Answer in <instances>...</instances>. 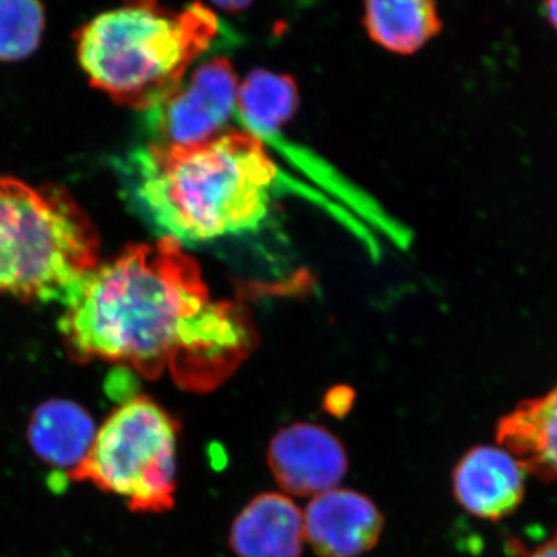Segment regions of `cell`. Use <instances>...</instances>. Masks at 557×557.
<instances>
[{"label": "cell", "mask_w": 557, "mask_h": 557, "mask_svg": "<svg viewBox=\"0 0 557 557\" xmlns=\"http://www.w3.org/2000/svg\"><path fill=\"white\" fill-rule=\"evenodd\" d=\"M61 330L86 358L121 362L208 394L258 346L244 307L214 300L182 244L163 237L98 265L65 298Z\"/></svg>", "instance_id": "6da1fadb"}, {"label": "cell", "mask_w": 557, "mask_h": 557, "mask_svg": "<svg viewBox=\"0 0 557 557\" xmlns=\"http://www.w3.org/2000/svg\"><path fill=\"white\" fill-rule=\"evenodd\" d=\"M132 164L143 207L180 244L258 230L282 180L265 143L234 129L194 146L149 143Z\"/></svg>", "instance_id": "7a4b0ae2"}, {"label": "cell", "mask_w": 557, "mask_h": 557, "mask_svg": "<svg viewBox=\"0 0 557 557\" xmlns=\"http://www.w3.org/2000/svg\"><path fill=\"white\" fill-rule=\"evenodd\" d=\"M219 35V17L203 3L182 11L139 3L89 22L78 35V57L98 89L149 112Z\"/></svg>", "instance_id": "3957f363"}, {"label": "cell", "mask_w": 557, "mask_h": 557, "mask_svg": "<svg viewBox=\"0 0 557 557\" xmlns=\"http://www.w3.org/2000/svg\"><path fill=\"white\" fill-rule=\"evenodd\" d=\"M98 255L97 230L65 190L0 178V293L61 302Z\"/></svg>", "instance_id": "277c9868"}, {"label": "cell", "mask_w": 557, "mask_h": 557, "mask_svg": "<svg viewBox=\"0 0 557 557\" xmlns=\"http://www.w3.org/2000/svg\"><path fill=\"white\" fill-rule=\"evenodd\" d=\"M178 421L148 397L126 399L97 432L73 480H89L135 511L161 512L175 504Z\"/></svg>", "instance_id": "5b68a950"}, {"label": "cell", "mask_w": 557, "mask_h": 557, "mask_svg": "<svg viewBox=\"0 0 557 557\" xmlns=\"http://www.w3.org/2000/svg\"><path fill=\"white\" fill-rule=\"evenodd\" d=\"M236 73L214 58L190 73L148 113L152 145L194 146L218 137L237 113Z\"/></svg>", "instance_id": "8992f818"}, {"label": "cell", "mask_w": 557, "mask_h": 557, "mask_svg": "<svg viewBox=\"0 0 557 557\" xmlns=\"http://www.w3.org/2000/svg\"><path fill=\"white\" fill-rule=\"evenodd\" d=\"M267 458L278 486L299 497H317L335 490L348 469L339 438L311 423L282 428L271 440Z\"/></svg>", "instance_id": "52a82bcc"}, {"label": "cell", "mask_w": 557, "mask_h": 557, "mask_svg": "<svg viewBox=\"0 0 557 557\" xmlns=\"http://www.w3.org/2000/svg\"><path fill=\"white\" fill-rule=\"evenodd\" d=\"M306 539L321 557H359L379 544L384 516L364 494L330 490L304 511Z\"/></svg>", "instance_id": "ba28073f"}, {"label": "cell", "mask_w": 557, "mask_h": 557, "mask_svg": "<svg viewBox=\"0 0 557 557\" xmlns=\"http://www.w3.org/2000/svg\"><path fill=\"white\" fill-rule=\"evenodd\" d=\"M453 491L469 515L497 522L522 504L525 471L500 446H475L454 468Z\"/></svg>", "instance_id": "9c48e42d"}, {"label": "cell", "mask_w": 557, "mask_h": 557, "mask_svg": "<svg viewBox=\"0 0 557 557\" xmlns=\"http://www.w3.org/2000/svg\"><path fill=\"white\" fill-rule=\"evenodd\" d=\"M306 542L304 512L278 493L252 498L230 531V547L237 557H300Z\"/></svg>", "instance_id": "30bf717a"}, {"label": "cell", "mask_w": 557, "mask_h": 557, "mask_svg": "<svg viewBox=\"0 0 557 557\" xmlns=\"http://www.w3.org/2000/svg\"><path fill=\"white\" fill-rule=\"evenodd\" d=\"M496 440L525 471L544 482L557 480V384L523 399L498 420Z\"/></svg>", "instance_id": "8fae6325"}, {"label": "cell", "mask_w": 557, "mask_h": 557, "mask_svg": "<svg viewBox=\"0 0 557 557\" xmlns=\"http://www.w3.org/2000/svg\"><path fill=\"white\" fill-rule=\"evenodd\" d=\"M94 418L67 399H51L39 406L28 426V440L40 460L70 478L89 457L97 438Z\"/></svg>", "instance_id": "7c38bea8"}, {"label": "cell", "mask_w": 557, "mask_h": 557, "mask_svg": "<svg viewBox=\"0 0 557 557\" xmlns=\"http://www.w3.org/2000/svg\"><path fill=\"white\" fill-rule=\"evenodd\" d=\"M366 27L376 42L397 53H413L442 30L437 7L428 0L370 2Z\"/></svg>", "instance_id": "4fadbf2b"}, {"label": "cell", "mask_w": 557, "mask_h": 557, "mask_svg": "<svg viewBox=\"0 0 557 557\" xmlns=\"http://www.w3.org/2000/svg\"><path fill=\"white\" fill-rule=\"evenodd\" d=\"M298 106V89L288 76L274 73H252L239 87L237 112L249 134L262 138L281 131Z\"/></svg>", "instance_id": "5bb4252c"}, {"label": "cell", "mask_w": 557, "mask_h": 557, "mask_svg": "<svg viewBox=\"0 0 557 557\" xmlns=\"http://www.w3.org/2000/svg\"><path fill=\"white\" fill-rule=\"evenodd\" d=\"M44 10L36 2L0 0V61H20L39 46Z\"/></svg>", "instance_id": "9a60e30c"}, {"label": "cell", "mask_w": 557, "mask_h": 557, "mask_svg": "<svg viewBox=\"0 0 557 557\" xmlns=\"http://www.w3.org/2000/svg\"><path fill=\"white\" fill-rule=\"evenodd\" d=\"M355 394L350 387L339 386L333 387L332 391L325 395L324 408L332 416L344 417L351 409L354 405Z\"/></svg>", "instance_id": "2e32d148"}, {"label": "cell", "mask_w": 557, "mask_h": 557, "mask_svg": "<svg viewBox=\"0 0 557 557\" xmlns=\"http://www.w3.org/2000/svg\"><path fill=\"white\" fill-rule=\"evenodd\" d=\"M511 548L520 557H557V530L553 533L552 537L542 542L536 548L527 549L523 547L522 542L519 541L511 542Z\"/></svg>", "instance_id": "e0dca14e"}, {"label": "cell", "mask_w": 557, "mask_h": 557, "mask_svg": "<svg viewBox=\"0 0 557 557\" xmlns=\"http://www.w3.org/2000/svg\"><path fill=\"white\" fill-rule=\"evenodd\" d=\"M542 14H544L545 21L549 27L553 28V32L557 35V0H552V2H545L542 5Z\"/></svg>", "instance_id": "ac0fdd59"}]
</instances>
